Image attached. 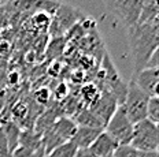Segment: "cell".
Listing matches in <instances>:
<instances>
[{
	"instance_id": "cb8c5ba5",
	"label": "cell",
	"mask_w": 159,
	"mask_h": 157,
	"mask_svg": "<svg viewBox=\"0 0 159 157\" xmlns=\"http://www.w3.org/2000/svg\"><path fill=\"white\" fill-rule=\"evenodd\" d=\"M144 68H158V49H155L152 52V55L148 59Z\"/></svg>"
},
{
	"instance_id": "ffe728a7",
	"label": "cell",
	"mask_w": 159,
	"mask_h": 157,
	"mask_svg": "<svg viewBox=\"0 0 159 157\" xmlns=\"http://www.w3.org/2000/svg\"><path fill=\"white\" fill-rule=\"evenodd\" d=\"M114 157H136L137 156V152L132 148L130 145H126V146H118L115 149V152L112 153Z\"/></svg>"
},
{
	"instance_id": "8fae6325",
	"label": "cell",
	"mask_w": 159,
	"mask_h": 157,
	"mask_svg": "<svg viewBox=\"0 0 159 157\" xmlns=\"http://www.w3.org/2000/svg\"><path fill=\"white\" fill-rule=\"evenodd\" d=\"M51 130L63 141V142H67V141H70L73 138V135H74L75 130H77V124H75L74 120L70 119V117L62 116L51 126Z\"/></svg>"
},
{
	"instance_id": "4dcf8cb0",
	"label": "cell",
	"mask_w": 159,
	"mask_h": 157,
	"mask_svg": "<svg viewBox=\"0 0 159 157\" xmlns=\"http://www.w3.org/2000/svg\"><path fill=\"white\" fill-rule=\"evenodd\" d=\"M103 157H114L112 155H107V156H103Z\"/></svg>"
},
{
	"instance_id": "f1b7e54d",
	"label": "cell",
	"mask_w": 159,
	"mask_h": 157,
	"mask_svg": "<svg viewBox=\"0 0 159 157\" xmlns=\"http://www.w3.org/2000/svg\"><path fill=\"white\" fill-rule=\"evenodd\" d=\"M4 101H6L4 97L0 96V111H2V108H4Z\"/></svg>"
},
{
	"instance_id": "d6986e66",
	"label": "cell",
	"mask_w": 159,
	"mask_h": 157,
	"mask_svg": "<svg viewBox=\"0 0 159 157\" xmlns=\"http://www.w3.org/2000/svg\"><path fill=\"white\" fill-rule=\"evenodd\" d=\"M49 22H51V17H48V14H45L44 11H40L39 14H36L34 17H33V25H34V28H48L49 26Z\"/></svg>"
},
{
	"instance_id": "8992f818",
	"label": "cell",
	"mask_w": 159,
	"mask_h": 157,
	"mask_svg": "<svg viewBox=\"0 0 159 157\" xmlns=\"http://www.w3.org/2000/svg\"><path fill=\"white\" fill-rule=\"evenodd\" d=\"M134 85L148 97H158L159 68H143L140 73L132 77Z\"/></svg>"
},
{
	"instance_id": "d4e9b609",
	"label": "cell",
	"mask_w": 159,
	"mask_h": 157,
	"mask_svg": "<svg viewBox=\"0 0 159 157\" xmlns=\"http://www.w3.org/2000/svg\"><path fill=\"white\" fill-rule=\"evenodd\" d=\"M103 2H104V4L107 6V7L110 8L112 12H114V11H115V8H117L118 6L121 4V3H124L125 0H103Z\"/></svg>"
},
{
	"instance_id": "83f0119b",
	"label": "cell",
	"mask_w": 159,
	"mask_h": 157,
	"mask_svg": "<svg viewBox=\"0 0 159 157\" xmlns=\"http://www.w3.org/2000/svg\"><path fill=\"white\" fill-rule=\"evenodd\" d=\"M4 22H6V18H4V10H0V29H2V26L4 25Z\"/></svg>"
},
{
	"instance_id": "44dd1931",
	"label": "cell",
	"mask_w": 159,
	"mask_h": 157,
	"mask_svg": "<svg viewBox=\"0 0 159 157\" xmlns=\"http://www.w3.org/2000/svg\"><path fill=\"white\" fill-rule=\"evenodd\" d=\"M67 94H69V87H67V85L63 83V82L61 85H58V87H56L55 91H54V97H55L56 101H61V100L66 99Z\"/></svg>"
},
{
	"instance_id": "7c38bea8",
	"label": "cell",
	"mask_w": 159,
	"mask_h": 157,
	"mask_svg": "<svg viewBox=\"0 0 159 157\" xmlns=\"http://www.w3.org/2000/svg\"><path fill=\"white\" fill-rule=\"evenodd\" d=\"M74 123L77 126H81V127H91V129H103L104 130V126L102 124V122L98 119L93 112H92L89 108H82L81 111L74 116Z\"/></svg>"
},
{
	"instance_id": "6da1fadb",
	"label": "cell",
	"mask_w": 159,
	"mask_h": 157,
	"mask_svg": "<svg viewBox=\"0 0 159 157\" xmlns=\"http://www.w3.org/2000/svg\"><path fill=\"white\" fill-rule=\"evenodd\" d=\"M128 29L134 63L133 75H136L145 67L152 52L158 49V18L144 23H136Z\"/></svg>"
},
{
	"instance_id": "4fadbf2b",
	"label": "cell",
	"mask_w": 159,
	"mask_h": 157,
	"mask_svg": "<svg viewBox=\"0 0 159 157\" xmlns=\"http://www.w3.org/2000/svg\"><path fill=\"white\" fill-rule=\"evenodd\" d=\"M3 130L6 133L7 137V142H8V152L14 153L19 146V135H21V127L14 122H8L2 124Z\"/></svg>"
},
{
	"instance_id": "603a6c76",
	"label": "cell",
	"mask_w": 159,
	"mask_h": 157,
	"mask_svg": "<svg viewBox=\"0 0 159 157\" xmlns=\"http://www.w3.org/2000/svg\"><path fill=\"white\" fill-rule=\"evenodd\" d=\"M8 142H7V137L6 133L3 130V127L0 126V156H6L8 155Z\"/></svg>"
},
{
	"instance_id": "e0dca14e",
	"label": "cell",
	"mask_w": 159,
	"mask_h": 157,
	"mask_svg": "<svg viewBox=\"0 0 159 157\" xmlns=\"http://www.w3.org/2000/svg\"><path fill=\"white\" fill-rule=\"evenodd\" d=\"M147 119L155 124H158V122H159V99L158 97H150V99H148Z\"/></svg>"
},
{
	"instance_id": "ba28073f",
	"label": "cell",
	"mask_w": 159,
	"mask_h": 157,
	"mask_svg": "<svg viewBox=\"0 0 159 157\" xmlns=\"http://www.w3.org/2000/svg\"><path fill=\"white\" fill-rule=\"evenodd\" d=\"M143 6H144L143 0H125L124 3H121L115 8L114 14H117L122 19V22L128 28H130V26H133L139 22Z\"/></svg>"
},
{
	"instance_id": "9c48e42d",
	"label": "cell",
	"mask_w": 159,
	"mask_h": 157,
	"mask_svg": "<svg viewBox=\"0 0 159 157\" xmlns=\"http://www.w3.org/2000/svg\"><path fill=\"white\" fill-rule=\"evenodd\" d=\"M117 148H118V143L103 130L88 149L91 150L95 157H103L107 155H112Z\"/></svg>"
},
{
	"instance_id": "f546056e",
	"label": "cell",
	"mask_w": 159,
	"mask_h": 157,
	"mask_svg": "<svg viewBox=\"0 0 159 157\" xmlns=\"http://www.w3.org/2000/svg\"><path fill=\"white\" fill-rule=\"evenodd\" d=\"M0 157H14V155H12V153H8V155H6V156H0Z\"/></svg>"
},
{
	"instance_id": "30bf717a",
	"label": "cell",
	"mask_w": 159,
	"mask_h": 157,
	"mask_svg": "<svg viewBox=\"0 0 159 157\" xmlns=\"http://www.w3.org/2000/svg\"><path fill=\"white\" fill-rule=\"evenodd\" d=\"M102 131H103V129H91V127L77 126V130L70 141L77 146V149H87L93 143V141L98 138V135Z\"/></svg>"
},
{
	"instance_id": "9a60e30c",
	"label": "cell",
	"mask_w": 159,
	"mask_h": 157,
	"mask_svg": "<svg viewBox=\"0 0 159 157\" xmlns=\"http://www.w3.org/2000/svg\"><path fill=\"white\" fill-rule=\"evenodd\" d=\"M102 96V91L100 87L95 83H87L81 87V99L82 103H87V105H92L95 104L96 101L100 99Z\"/></svg>"
},
{
	"instance_id": "484cf974",
	"label": "cell",
	"mask_w": 159,
	"mask_h": 157,
	"mask_svg": "<svg viewBox=\"0 0 159 157\" xmlns=\"http://www.w3.org/2000/svg\"><path fill=\"white\" fill-rule=\"evenodd\" d=\"M74 157H95V156L92 155V152L87 148V149H77Z\"/></svg>"
},
{
	"instance_id": "3957f363",
	"label": "cell",
	"mask_w": 159,
	"mask_h": 157,
	"mask_svg": "<svg viewBox=\"0 0 159 157\" xmlns=\"http://www.w3.org/2000/svg\"><path fill=\"white\" fill-rule=\"evenodd\" d=\"M150 97L145 93H143L137 86L134 85L133 81L128 83L126 94H125V100L122 103L125 113L129 117L133 124L141 122V120L147 119V104Z\"/></svg>"
},
{
	"instance_id": "7402d4cb",
	"label": "cell",
	"mask_w": 159,
	"mask_h": 157,
	"mask_svg": "<svg viewBox=\"0 0 159 157\" xmlns=\"http://www.w3.org/2000/svg\"><path fill=\"white\" fill-rule=\"evenodd\" d=\"M36 100L39 101L40 104H47L49 97H51V91H49L47 87H41V89H39L36 91Z\"/></svg>"
},
{
	"instance_id": "5b68a950",
	"label": "cell",
	"mask_w": 159,
	"mask_h": 157,
	"mask_svg": "<svg viewBox=\"0 0 159 157\" xmlns=\"http://www.w3.org/2000/svg\"><path fill=\"white\" fill-rule=\"evenodd\" d=\"M104 131L118 143V146L130 145L132 137H133V123L129 120L121 105H118L114 115L106 124Z\"/></svg>"
},
{
	"instance_id": "4316f807",
	"label": "cell",
	"mask_w": 159,
	"mask_h": 157,
	"mask_svg": "<svg viewBox=\"0 0 159 157\" xmlns=\"http://www.w3.org/2000/svg\"><path fill=\"white\" fill-rule=\"evenodd\" d=\"M136 157H158V152H137Z\"/></svg>"
},
{
	"instance_id": "2e32d148",
	"label": "cell",
	"mask_w": 159,
	"mask_h": 157,
	"mask_svg": "<svg viewBox=\"0 0 159 157\" xmlns=\"http://www.w3.org/2000/svg\"><path fill=\"white\" fill-rule=\"evenodd\" d=\"M75 152H77V146L71 141H67L55 148L52 152H49L45 157H74Z\"/></svg>"
},
{
	"instance_id": "ac0fdd59",
	"label": "cell",
	"mask_w": 159,
	"mask_h": 157,
	"mask_svg": "<svg viewBox=\"0 0 159 157\" xmlns=\"http://www.w3.org/2000/svg\"><path fill=\"white\" fill-rule=\"evenodd\" d=\"M65 45H66V40L65 37H59V38H52V41L49 42L48 45V57L49 59H54V57H58L59 55L63 52L65 49Z\"/></svg>"
},
{
	"instance_id": "1f68e13d",
	"label": "cell",
	"mask_w": 159,
	"mask_h": 157,
	"mask_svg": "<svg viewBox=\"0 0 159 157\" xmlns=\"http://www.w3.org/2000/svg\"><path fill=\"white\" fill-rule=\"evenodd\" d=\"M0 126H2V124H0Z\"/></svg>"
},
{
	"instance_id": "52a82bcc",
	"label": "cell",
	"mask_w": 159,
	"mask_h": 157,
	"mask_svg": "<svg viewBox=\"0 0 159 157\" xmlns=\"http://www.w3.org/2000/svg\"><path fill=\"white\" fill-rule=\"evenodd\" d=\"M93 112V115L98 117L99 120L102 122V124L106 127V124L108 123V120L111 119V116L114 115L115 109L118 108V103L117 100L114 99L112 96L107 93H102L100 99L96 101L95 104L87 107Z\"/></svg>"
},
{
	"instance_id": "277c9868",
	"label": "cell",
	"mask_w": 159,
	"mask_h": 157,
	"mask_svg": "<svg viewBox=\"0 0 159 157\" xmlns=\"http://www.w3.org/2000/svg\"><path fill=\"white\" fill-rule=\"evenodd\" d=\"M81 18L82 14L80 12V10L69 4H59L48 26L49 36L52 38L63 37L66 32L70 30V28H74V25L81 21Z\"/></svg>"
},
{
	"instance_id": "7a4b0ae2",
	"label": "cell",
	"mask_w": 159,
	"mask_h": 157,
	"mask_svg": "<svg viewBox=\"0 0 159 157\" xmlns=\"http://www.w3.org/2000/svg\"><path fill=\"white\" fill-rule=\"evenodd\" d=\"M159 130L158 124L144 119L133 124V137L130 146L136 152H158Z\"/></svg>"
},
{
	"instance_id": "5bb4252c",
	"label": "cell",
	"mask_w": 159,
	"mask_h": 157,
	"mask_svg": "<svg viewBox=\"0 0 159 157\" xmlns=\"http://www.w3.org/2000/svg\"><path fill=\"white\" fill-rule=\"evenodd\" d=\"M19 146L30 150L41 149V135L36 133L34 130H24V131H21V135H19Z\"/></svg>"
}]
</instances>
